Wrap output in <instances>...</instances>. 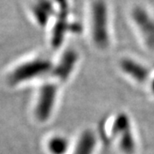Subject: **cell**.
Returning a JSON list of instances; mask_svg holds the SVG:
<instances>
[{"label":"cell","mask_w":154,"mask_h":154,"mask_svg":"<svg viewBox=\"0 0 154 154\" xmlns=\"http://www.w3.org/2000/svg\"><path fill=\"white\" fill-rule=\"evenodd\" d=\"M91 29L94 44L100 49L109 45L108 9L105 0H94L91 7Z\"/></svg>","instance_id":"obj_1"},{"label":"cell","mask_w":154,"mask_h":154,"mask_svg":"<svg viewBox=\"0 0 154 154\" xmlns=\"http://www.w3.org/2000/svg\"><path fill=\"white\" fill-rule=\"evenodd\" d=\"M52 70L53 66L51 61L42 57L34 58L15 68L9 76V82L12 85H17L44 76Z\"/></svg>","instance_id":"obj_2"},{"label":"cell","mask_w":154,"mask_h":154,"mask_svg":"<svg viewBox=\"0 0 154 154\" xmlns=\"http://www.w3.org/2000/svg\"><path fill=\"white\" fill-rule=\"evenodd\" d=\"M57 5V19L51 33V44L54 47H58L63 42L64 35L67 32L72 31L74 33L81 30V26L77 23H69V0H54Z\"/></svg>","instance_id":"obj_3"},{"label":"cell","mask_w":154,"mask_h":154,"mask_svg":"<svg viewBox=\"0 0 154 154\" xmlns=\"http://www.w3.org/2000/svg\"><path fill=\"white\" fill-rule=\"evenodd\" d=\"M57 94V88L52 83H46L39 89L35 107V116L39 121H46L54 109Z\"/></svg>","instance_id":"obj_4"},{"label":"cell","mask_w":154,"mask_h":154,"mask_svg":"<svg viewBox=\"0 0 154 154\" xmlns=\"http://www.w3.org/2000/svg\"><path fill=\"white\" fill-rule=\"evenodd\" d=\"M131 16L146 45L154 51V17L141 6L134 7Z\"/></svg>","instance_id":"obj_5"},{"label":"cell","mask_w":154,"mask_h":154,"mask_svg":"<svg viewBox=\"0 0 154 154\" xmlns=\"http://www.w3.org/2000/svg\"><path fill=\"white\" fill-rule=\"evenodd\" d=\"M113 133L119 139V146L125 154H133L135 151V142L133 136L129 119L125 114L117 116L113 123Z\"/></svg>","instance_id":"obj_6"},{"label":"cell","mask_w":154,"mask_h":154,"mask_svg":"<svg viewBox=\"0 0 154 154\" xmlns=\"http://www.w3.org/2000/svg\"><path fill=\"white\" fill-rule=\"evenodd\" d=\"M78 60V55L74 50H67L61 57L60 60L55 68H53L52 73L56 77L60 80H66L75 69Z\"/></svg>","instance_id":"obj_7"},{"label":"cell","mask_w":154,"mask_h":154,"mask_svg":"<svg viewBox=\"0 0 154 154\" xmlns=\"http://www.w3.org/2000/svg\"><path fill=\"white\" fill-rule=\"evenodd\" d=\"M33 16L39 26H45L50 18L57 15L51 0H35L31 7Z\"/></svg>","instance_id":"obj_8"},{"label":"cell","mask_w":154,"mask_h":154,"mask_svg":"<svg viewBox=\"0 0 154 154\" xmlns=\"http://www.w3.org/2000/svg\"><path fill=\"white\" fill-rule=\"evenodd\" d=\"M120 66L122 70L135 82L143 83L148 79L149 70L147 68L137 61L131 58H124L122 60Z\"/></svg>","instance_id":"obj_9"},{"label":"cell","mask_w":154,"mask_h":154,"mask_svg":"<svg viewBox=\"0 0 154 154\" xmlns=\"http://www.w3.org/2000/svg\"><path fill=\"white\" fill-rule=\"evenodd\" d=\"M97 145V139L94 133L87 130L80 136L72 154H94Z\"/></svg>","instance_id":"obj_10"},{"label":"cell","mask_w":154,"mask_h":154,"mask_svg":"<svg viewBox=\"0 0 154 154\" xmlns=\"http://www.w3.org/2000/svg\"><path fill=\"white\" fill-rule=\"evenodd\" d=\"M48 148L51 154H65L69 148V141L64 137L54 136L49 140Z\"/></svg>","instance_id":"obj_11"},{"label":"cell","mask_w":154,"mask_h":154,"mask_svg":"<svg viewBox=\"0 0 154 154\" xmlns=\"http://www.w3.org/2000/svg\"><path fill=\"white\" fill-rule=\"evenodd\" d=\"M151 87H152V93L154 94V79H153V81L152 82V86H151Z\"/></svg>","instance_id":"obj_12"}]
</instances>
